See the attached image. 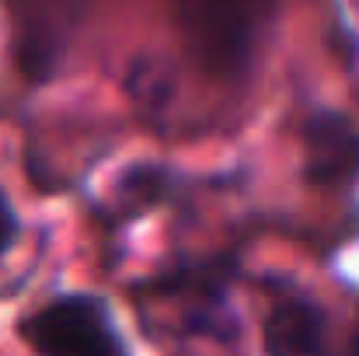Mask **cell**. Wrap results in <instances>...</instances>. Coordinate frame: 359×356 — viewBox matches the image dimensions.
Masks as SVG:
<instances>
[{
  "mask_svg": "<svg viewBox=\"0 0 359 356\" xmlns=\"http://www.w3.org/2000/svg\"><path fill=\"white\" fill-rule=\"evenodd\" d=\"M28 343L42 356H126L116 325L95 297H60L25 325Z\"/></svg>",
  "mask_w": 359,
  "mask_h": 356,
  "instance_id": "cell-1",
  "label": "cell"
},
{
  "mask_svg": "<svg viewBox=\"0 0 359 356\" xmlns=\"http://www.w3.org/2000/svg\"><path fill=\"white\" fill-rule=\"evenodd\" d=\"M265 0H182L189 35L210 63H234L244 56L255 18Z\"/></svg>",
  "mask_w": 359,
  "mask_h": 356,
  "instance_id": "cell-2",
  "label": "cell"
},
{
  "mask_svg": "<svg viewBox=\"0 0 359 356\" xmlns=\"http://www.w3.org/2000/svg\"><path fill=\"white\" fill-rule=\"evenodd\" d=\"M307 168L321 182H339L359 171V129L335 112H321L304 126Z\"/></svg>",
  "mask_w": 359,
  "mask_h": 356,
  "instance_id": "cell-3",
  "label": "cell"
},
{
  "mask_svg": "<svg viewBox=\"0 0 359 356\" xmlns=\"http://www.w3.org/2000/svg\"><path fill=\"white\" fill-rule=\"evenodd\" d=\"M265 350L269 356H321L325 322L318 308H311L307 301L279 304L265 322Z\"/></svg>",
  "mask_w": 359,
  "mask_h": 356,
  "instance_id": "cell-4",
  "label": "cell"
},
{
  "mask_svg": "<svg viewBox=\"0 0 359 356\" xmlns=\"http://www.w3.org/2000/svg\"><path fill=\"white\" fill-rule=\"evenodd\" d=\"M14 231H18V220H14V213H11L7 199L0 196V251L14 241Z\"/></svg>",
  "mask_w": 359,
  "mask_h": 356,
  "instance_id": "cell-5",
  "label": "cell"
},
{
  "mask_svg": "<svg viewBox=\"0 0 359 356\" xmlns=\"http://www.w3.org/2000/svg\"><path fill=\"white\" fill-rule=\"evenodd\" d=\"M349 356H359V332L353 336V343H349Z\"/></svg>",
  "mask_w": 359,
  "mask_h": 356,
  "instance_id": "cell-6",
  "label": "cell"
}]
</instances>
